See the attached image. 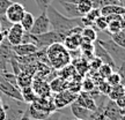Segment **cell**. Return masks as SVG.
Listing matches in <instances>:
<instances>
[{"label":"cell","instance_id":"obj_16","mask_svg":"<svg viewBox=\"0 0 125 120\" xmlns=\"http://www.w3.org/2000/svg\"><path fill=\"white\" fill-rule=\"evenodd\" d=\"M74 102L78 103L81 106L90 110L92 112L96 111V109H97L96 103H95V101L93 99V97L89 95V92H86V91H80V93H78Z\"/></svg>","mask_w":125,"mask_h":120},{"label":"cell","instance_id":"obj_51","mask_svg":"<svg viewBox=\"0 0 125 120\" xmlns=\"http://www.w3.org/2000/svg\"><path fill=\"white\" fill-rule=\"evenodd\" d=\"M121 120H125V114H124V116H122V117H121Z\"/></svg>","mask_w":125,"mask_h":120},{"label":"cell","instance_id":"obj_36","mask_svg":"<svg viewBox=\"0 0 125 120\" xmlns=\"http://www.w3.org/2000/svg\"><path fill=\"white\" fill-rule=\"evenodd\" d=\"M102 64H103V62H102V60H101V59L94 55V58H92L89 60V69H90V71H93V72L98 71V68L101 67V65H102Z\"/></svg>","mask_w":125,"mask_h":120},{"label":"cell","instance_id":"obj_1","mask_svg":"<svg viewBox=\"0 0 125 120\" xmlns=\"http://www.w3.org/2000/svg\"><path fill=\"white\" fill-rule=\"evenodd\" d=\"M46 15L49 18L52 30L57 31L59 34H62L64 36H68L71 30L74 29L75 27H79V26L82 27L80 18H67L65 15H62V13H59L52 5H50L46 8Z\"/></svg>","mask_w":125,"mask_h":120},{"label":"cell","instance_id":"obj_35","mask_svg":"<svg viewBox=\"0 0 125 120\" xmlns=\"http://www.w3.org/2000/svg\"><path fill=\"white\" fill-rule=\"evenodd\" d=\"M100 15H101L100 8H93V9H90V12H88V13L86 14V15H83V16H85L86 18H88L92 23H94V21H95Z\"/></svg>","mask_w":125,"mask_h":120},{"label":"cell","instance_id":"obj_23","mask_svg":"<svg viewBox=\"0 0 125 120\" xmlns=\"http://www.w3.org/2000/svg\"><path fill=\"white\" fill-rule=\"evenodd\" d=\"M32 81H34V77L32 75L28 74L26 72H21L20 74L16 75V83H18V87L20 89H22L24 87H29V85L32 84Z\"/></svg>","mask_w":125,"mask_h":120},{"label":"cell","instance_id":"obj_52","mask_svg":"<svg viewBox=\"0 0 125 120\" xmlns=\"http://www.w3.org/2000/svg\"><path fill=\"white\" fill-rule=\"evenodd\" d=\"M122 6H123V7H125V0L123 1V2H122Z\"/></svg>","mask_w":125,"mask_h":120},{"label":"cell","instance_id":"obj_11","mask_svg":"<svg viewBox=\"0 0 125 120\" xmlns=\"http://www.w3.org/2000/svg\"><path fill=\"white\" fill-rule=\"evenodd\" d=\"M103 114L107 120H121V109L117 106L115 101H111L108 98L107 103L103 109Z\"/></svg>","mask_w":125,"mask_h":120},{"label":"cell","instance_id":"obj_2","mask_svg":"<svg viewBox=\"0 0 125 120\" xmlns=\"http://www.w3.org/2000/svg\"><path fill=\"white\" fill-rule=\"evenodd\" d=\"M46 57L50 66L56 71L66 67L72 61L70 51L62 45V43H56L46 47Z\"/></svg>","mask_w":125,"mask_h":120},{"label":"cell","instance_id":"obj_32","mask_svg":"<svg viewBox=\"0 0 125 120\" xmlns=\"http://www.w3.org/2000/svg\"><path fill=\"white\" fill-rule=\"evenodd\" d=\"M111 39L114 40L116 44H118L119 46H122V47L125 49V29L121 30L119 32H117L115 35H112Z\"/></svg>","mask_w":125,"mask_h":120},{"label":"cell","instance_id":"obj_48","mask_svg":"<svg viewBox=\"0 0 125 120\" xmlns=\"http://www.w3.org/2000/svg\"><path fill=\"white\" fill-rule=\"evenodd\" d=\"M93 120H107L105 119V117H104V114H100V116L98 117H96V118H95V119H93Z\"/></svg>","mask_w":125,"mask_h":120},{"label":"cell","instance_id":"obj_14","mask_svg":"<svg viewBox=\"0 0 125 120\" xmlns=\"http://www.w3.org/2000/svg\"><path fill=\"white\" fill-rule=\"evenodd\" d=\"M31 105L36 109L43 110V111L49 112V113H53L54 111H57V109L54 106L53 99L51 97H37L35 99V102L31 103Z\"/></svg>","mask_w":125,"mask_h":120},{"label":"cell","instance_id":"obj_4","mask_svg":"<svg viewBox=\"0 0 125 120\" xmlns=\"http://www.w3.org/2000/svg\"><path fill=\"white\" fill-rule=\"evenodd\" d=\"M66 36L62 34H59L54 30H50L42 35H32L31 34V43L35 44L38 50L46 49L50 45L56 44V43H62Z\"/></svg>","mask_w":125,"mask_h":120},{"label":"cell","instance_id":"obj_12","mask_svg":"<svg viewBox=\"0 0 125 120\" xmlns=\"http://www.w3.org/2000/svg\"><path fill=\"white\" fill-rule=\"evenodd\" d=\"M94 55L101 59L103 64H107V65H109V66H111L114 69H117L116 65H115V62H114L112 58L110 57V54L108 53L107 50L104 49L102 45L98 43L97 40L94 43Z\"/></svg>","mask_w":125,"mask_h":120},{"label":"cell","instance_id":"obj_33","mask_svg":"<svg viewBox=\"0 0 125 120\" xmlns=\"http://www.w3.org/2000/svg\"><path fill=\"white\" fill-rule=\"evenodd\" d=\"M105 81H107V82L111 85V87H112V85L119 84V83H121V75H119L117 72H112L111 74H110V75L105 79Z\"/></svg>","mask_w":125,"mask_h":120},{"label":"cell","instance_id":"obj_55","mask_svg":"<svg viewBox=\"0 0 125 120\" xmlns=\"http://www.w3.org/2000/svg\"><path fill=\"white\" fill-rule=\"evenodd\" d=\"M124 93H125V85H124Z\"/></svg>","mask_w":125,"mask_h":120},{"label":"cell","instance_id":"obj_15","mask_svg":"<svg viewBox=\"0 0 125 120\" xmlns=\"http://www.w3.org/2000/svg\"><path fill=\"white\" fill-rule=\"evenodd\" d=\"M31 87H32L35 93L37 95V97H51V89H50V85L45 80L34 79Z\"/></svg>","mask_w":125,"mask_h":120},{"label":"cell","instance_id":"obj_50","mask_svg":"<svg viewBox=\"0 0 125 120\" xmlns=\"http://www.w3.org/2000/svg\"><path fill=\"white\" fill-rule=\"evenodd\" d=\"M0 106H2V97H1V95H0Z\"/></svg>","mask_w":125,"mask_h":120},{"label":"cell","instance_id":"obj_46","mask_svg":"<svg viewBox=\"0 0 125 120\" xmlns=\"http://www.w3.org/2000/svg\"><path fill=\"white\" fill-rule=\"evenodd\" d=\"M5 38H6V34H4L2 31H0V44L5 40Z\"/></svg>","mask_w":125,"mask_h":120},{"label":"cell","instance_id":"obj_42","mask_svg":"<svg viewBox=\"0 0 125 120\" xmlns=\"http://www.w3.org/2000/svg\"><path fill=\"white\" fill-rule=\"evenodd\" d=\"M115 102H116L117 106L119 107V109H124V107H125V93H124V95H122L121 97L117 98Z\"/></svg>","mask_w":125,"mask_h":120},{"label":"cell","instance_id":"obj_49","mask_svg":"<svg viewBox=\"0 0 125 120\" xmlns=\"http://www.w3.org/2000/svg\"><path fill=\"white\" fill-rule=\"evenodd\" d=\"M121 114H122V116H124V114H125V107H124V109H121Z\"/></svg>","mask_w":125,"mask_h":120},{"label":"cell","instance_id":"obj_38","mask_svg":"<svg viewBox=\"0 0 125 120\" xmlns=\"http://www.w3.org/2000/svg\"><path fill=\"white\" fill-rule=\"evenodd\" d=\"M52 1H53V0H35L36 5L38 6V8L41 9V12H46V8L52 4Z\"/></svg>","mask_w":125,"mask_h":120},{"label":"cell","instance_id":"obj_6","mask_svg":"<svg viewBox=\"0 0 125 120\" xmlns=\"http://www.w3.org/2000/svg\"><path fill=\"white\" fill-rule=\"evenodd\" d=\"M50 29H51V24H50L49 18L46 15V12H41L40 16L35 18L32 28L29 32L32 35H42V34L50 31Z\"/></svg>","mask_w":125,"mask_h":120},{"label":"cell","instance_id":"obj_25","mask_svg":"<svg viewBox=\"0 0 125 120\" xmlns=\"http://www.w3.org/2000/svg\"><path fill=\"white\" fill-rule=\"evenodd\" d=\"M125 29V22L124 20H116V21H111V22H108V28L107 31L110 34V36L115 35L117 32H119L121 30Z\"/></svg>","mask_w":125,"mask_h":120},{"label":"cell","instance_id":"obj_53","mask_svg":"<svg viewBox=\"0 0 125 120\" xmlns=\"http://www.w3.org/2000/svg\"><path fill=\"white\" fill-rule=\"evenodd\" d=\"M118 1H119V2H121V5H122V2H123V1H124V0H118Z\"/></svg>","mask_w":125,"mask_h":120},{"label":"cell","instance_id":"obj_5","mask_svg":"<svg viewBox=\"0 0 125 120\" xmlns=\"http://www.w3.org/2000/svg\"><path fill=\"white\" fill-rule=\"evenodd\" d=\"M97 42L102 45L104 49L107 50V52L110 54V57L112 58L116 67L121 66L123 64H125V49L116 44L111 38L109 39H97Z\"/></svg>","mask_w":125,"mask_h":120},{"label":"cell","instance_id":"obj_20","mask_svg":"<svg viewBox=\"0 0 125 120\" xmlns=\"http://www.w3.org/2000/svg\"><path fill=\"white\" fill-rule=\"evenodd\" d=\"M27 113L32 120H45V119H48L50 117V114H51L49 112H45V111H43V110L36 109V107H34L31 104L28 105Z\"/></svg>","mask_w":125,"mask_h":120},{"label":"cell","instance_id":"obj_28","mask_svg":"<svg viewBox=\"0 0 125 120\" xmlns=\"http://www.w3.org/2000/svg\"><path fill=\"white\" fill-rule=\"evenodd\" d=\"M122 95H124V85L119 83V84L112 85L110 92L108 93V98L111 101H116L118 97H121Z\"/></svg>","mask_w":125,"mask_h":120},{"label":"cell","instance_id":"obj_43","mask_svg":"<svg viewBox=\"0 0 125 120\" xmlns=\"http://www.w3.org/2000/svg\"><path fill=\"white\" fill-rule=\"evenodd\" d=\"M105 18H107L108 22H111V21H116V20H122L123 18L119 14H111V15H107Z\"/></svg>","mask_w":125,"mask_h":120},{"label":"cell","instance_id":"obj_24","mask_svg":"<svg viewBox=\"0 0 125 120\" xmlns=\"http://www.w3.org/2000/svg\"><path fill=\"white\" fill-rule=\"evenodd\" d=\"M21 95H22V101L27 104H31L32 102H35V99L37 98V95L35 93L32 87H24L21 89Z\"/></svg>","mask_w":125,"mask_h":120},{"label":"cell","instance_id":"obj_13","mask_svg":"<svg viewBox=\"0 0 125 120\" xmlns=\"http://www.w3.org/2000/svg\"><path fill=\"white\" fill-rule=\"evenodd\" d=\"M12 49L16 57H27L38 51V47L32 43H21V44L12 46Z\"/></svg>","mask_w":125,"mask_h":120},{"label":"cell","instance_id":"obj_18","mask_svg":"<svg viewBox=\"0 0 125 120\" xmlns=\"http://www.w3.org/2000/svg\"><path fill=\"white\" fill-rule=\"evenodd\" d=\"M81 42H82L81 34H73V35H70L65 37V39L62 42V45L68 51H73V50H78L80 47Z\"/></svg>","mask_w":125,"mask_h":120},{"label":"cell","instance_id":"obj_3","mask_svg":"<svg viewBox=\"0 0 125 120\" xmlns=\"http://www.w3.org/2000/svg\"><path fill=\"white\" fill-rule=\"evenodd\" d=\"M2 97V107L6 111V120H19L27 111L28 105L23 101H18L14 98L1 96Z\"/></svg>","mask_w":125,"mask_h":120},{"label":"cell","instance_id":"obj_30","mask_svg":"<svg viewBox=\"0 0 125 120\" xmlns=\"http://www.w3.org/2000/svg\"><path fill=\"white\" fill-rule=\"evenodd\" d=\"M93 28L95 30H100V31H104L107 30L108 28V21L105 16H103V15H100L93 23Z\"/></svg>","mask_w":125,"mask_h":120},{"label":"cell","instance_id":"obj_54","mask_svg":"<svg viewBox=\"0 0 125 120\" xmlns=\"http://www.w3.org/2000/svg\"><path fill=\"white\" fill-rule=\"evenodd\" d=\"M74 120H81V119H76V118H75V119H74Z\"/></svg>","mask_w":125,"mask_h":120},{"label":"cell","instance_id":"obj_10","mask_svg":"<svg viewBox=\"0 0 125 120\" xmlns=\"http://www.w3.org/2000/svg\"><path fill=\"white\" fill-rule=\"evenodd\" d=\"M23 35H24V30H23L22 26L20 23H14V24H12V27L9 28L7 36H6V39L8 40V43L12 46H14V45L22 43Z\"/></svg>","mask_w":125,"mask_h":120},{"label":"cell","instance_id":"obj_17","mask_svg":"<svg viewBox=\"0 0 125 120\" xmlns=\"http://www.w3.org/2000/svg\"><path fill=\"white\" fill-rule=\"evenodd\" d=\"M71 107V113L75 117L76 119H81V120H92V113L93 112L86 109V107L79 105L78 103L73 102L70 105Z\"/></svg>","mask_w":125,"mask_h":120},{"label":"cell","instance_id":"obj_19","mask_svg":"<svg viewBox=\"0 0 125 120\" xmlns=\"http://www.w3.org/2000/svg\"><path fill=\"white\" fill-rule=\"evenodd\" d=\"M49 85H50V89H51V92L57 93L68 88V81L66 79L62 77V76H58V77H56V79L50 81Z\"/></svg>","mask_w":125,"mask_h":120},{"label":"cell","instance_id":"obj_47","mask_svg":"<svg viewBox=\"0 0 125 120\" xmlns=\"http://www.w3.org/2000/svg\"><path fill=\"white\" fill-rule=\"evenodd\" d=\"M62 1H65V2H70V4H78L80 0H62Z\"/></svg>","mask_w":125,"mask_h":120},{"label":"cell","instance_id":"obj_27","mask_svg":"<svg viewBox=\"0 0 125 120\" xmlns=\"http://www.w3.org/2000/svg\"><path fill=\"white\" fill-rule=\"evenodd\" d=\"M34 21H35V16H34L30 12H27V10H26V13H24V15H23L22 20L20 21V24L22 26L23 30L29 32V31L31 30V28H32Z\"/></svg>","mask_w":125,"mask_h":120},{"label":"cell","instance_id":"obj_8","mask_svg":"<svg viewBox=\"0 0 125 120\" xmlns=\"http://www.w3.org/2000/svg\"><path fill=\"white\" fill-rule=\"evenodd\" d=\"M76 95L78 93L72 92L71 90L65 89L60 91V92H57L54 95V97L52 98L54 103V106L57 110H60V109H64L67 105H71L72 103L75 101Z\"/></svg>","mask_w":125,"mask_h":120},{"label":"cell","instance_id":"obj_22","mask_svg":"<svg viewBox=\"0 0 125 120\" xmlns=\"http://www.w3.org/2000/svg\"><path fill=\"white\" fill-rule=\"evenodd\" d=\"M101 15L107 16V15H111V14H119L123 15L125 14V7H123L122 5H110V6H104L100 8Z\"/></svg>","mask_w":125,"mask_h":120},{"label":"cell","instance_id":"obj_40","mask_svg":"<svg viewBox=\"0 0 125 120\" xmlns=\"http://www.w3.org/2000/svg\"><path fill=\"white\" fill-rule=\"evenodd\" d=\"M117 73L121 75V83L123 85H125V64L121 65L117 68Z\"/></svg>","mask_w":125,"mask_h":120},{"label":"cell","instance_id":"obj_45","mask_svg":"<svg viewBox=\"0 0 125 120\" xmlns=\"http://www.w3.org/2000/svg\"><path fill=\"white\" fill-rule=\"evenodd\" d=\"M19 120H32V119H31L30 117L28 116L27 111H26V112H24V114H23V116L21 117V118H20V119H19Z\"/></svg>","mask_w":125,"mask_h":120},{"label":"cell","instance_id":"obj_31","mask_svg":"<svg viewBox=\"0 0 125 120\" xmlns=\"http://www.w3.org/2000/svg\"><path fill=\"white\" fill-rule=\"evenodd\" d=\"M95 85L96 84L94 83L92 77H85L81 81V89H82V91H86V92H90L95 88Z\"/></svg>","mask_w":125,"mask_h":120},{"label":"cell","instance_id":"obj_26","mask_svg":"<svg viewBox=\"0 0 125 120\" xmlns=\"http://www.w3.org/2000/svg\"><path fill=\"white\" fill-rule=\"evenodd\" d=\"M81 36H82V39L94 43L97 40V31L95 30L93 27H83L82 31H81Z\"/></svg>","mask_w":125,"mask_h":120},{"label":"cell","instance_id":"obj_41","mask_svg":"<svg viewBox=\"0 0 125 120\" xmlns=\"http://www.w3.org/2000/svg\"><path fill=\"white\" fill-rule=\"evenodd\" d=\"M110 5H121V2L118 0H100V8Z\"/></svg>","mask_w":125,"mask_h":120},{"label":"cell","instance_id":"obj_44","mask_svg":"<svg viewBox=\"0 0 125 120\" xmlns=\"http://www.w3.org/2000/svg\"><path fill=\"white\" fill-rule=\"evenodd\" d=\"M0 120H6V111L2 106H0Z\"/></svg>","mask_w":125,"mask_h":120},{"label":"cell","instance_id":"obj_39","mask_svg":"<svg viewBox=\"0 0 125 120\" xmlns=\"http://www.w3.org/2000/svg\"><path fill=\"white\" fill-rule=\"evenodd\" d=\"M12 0H0V15H5L6 10L12 5Z\"/></svg>","mask_w":125,"mask_h":120},{"label":"cell","instance_id":"obj_7","mask_svg":"<svg viewBox=\"0 0 125 120\" xmlns=\"http://www.w3.org/2000/svg\"><path fill=\"white\" fill-rule=\"evenodd\" d=\"M0 92L7 96V97L14 98L18 101H22V95H21V89L18 85L10 83L8 81L4 79L0 74Z\"/></svg>","mask_w":125,"mask_h":120},{"label":"cell","instance_id":"obj_34","mask_svg":"<svg viewBox=\"0 0 125 120\" xmlns=\"http://www.w3.org/2000/svg\"><path fill=\"white\" fill-rule=\"evenodd\" d=\"M114 71H115V69H114L111 66H109V65H107V64H102V65H101V67L98 68L97 72L103 76V77H104V79H107L108 76L110 75Z\"/></svg>","mask_w":125,"mask_h":120},{"label":"cell","instance_id":"obj_37","mask_svg":"<svg viewBox=\"0 0 125 120\" xmlns=\"http://www.w3.org/2000/svg\"><path fill=\"white\" fill-rule=\"evenodd\" d=\"M97 89L100 90V92H101V93H103V95H107V96H108V93L110 92V90H111V85H110L107 81L104 80V81L100 82V83L97 84Z\"/></svg>","mask_w":125,"mask_h":120},{"label":"cell","instance_id":"obj_21","mask_svg":"<svg viewBox=\"0 0 125 120\" xmlns=\"http://www.w3.org/2000/svg\"><path fill=\"white\" fill-rule=\"evenodd\" d=\"M58 2L62 8H64L67 18H81L80 13H79V10H78V6H76L75 4H70V2L62 1V0H58Z\"/></svg>","mask_w":125,"mask_h":120},{"label":"cell","instance_id":"obj_29","mask_svg":"<svg viewBox=\"0 0 125 120\" xmlns=\"http://www.w3.org/2000/svg\"><path fill=\"white\" fill-rule=\"evenodd\" d=\"M76 6H78V10L81 16L86 15L88 12H90V9H93V4L90 0H80L76 4Z\"/></svg>","mask_w":125,"mask_h":120},{"label":"cell","instance_id":"obj_9","mask_svg":"<svg viewBox=\"0 0 125 120\" xmlns=\"http://www.w3.org/2000/svg\"><path fill=\"white\" fill-rule=\"evenodd\" d=\"M24 13H26V7L22 4H20V2H12V5L6 10L5 16H6V18L12 24H14V23H20Z\"/></svg>","mask_w":125,"mask_h":120}]
</instances>
